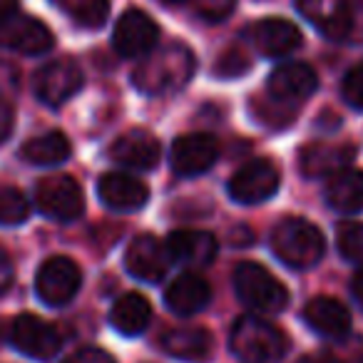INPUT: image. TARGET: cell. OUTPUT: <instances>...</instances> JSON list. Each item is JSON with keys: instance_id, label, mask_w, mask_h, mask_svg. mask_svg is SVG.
Returning <instances> with one entry per match:
<instances>
[{"instance_id": "6da1fadb", "label": "cell", "mask_w": 363, "mask_h": 363, "mask_svg": "<svg viewBox=\"0 0 363 363\" xmlns=\"http://www.w3.org/2000/svg\"><path fill=\"white\" fill-rule=\"evenodd\" d=\"M194 52L182 43H167L155 48L142 62L137 65L132 82L145 95H169L187 85L194 75Z\"/></svg>"}, {"instance_id": "7a4b0ae2", "label": "cell", "mask_w": 363, "mask_h": 363, "mask_svg": "<svg viewBox=\"0 0 363 363\" xmlns=\"http://www.w3.org/2000/svg\"><path fill=\"white\" fill-rule=\"evenodd\" d=\"M296 8L328 40H363V0H296Z\"/></svg>"}, {"instance_id": "3957f363", "label": "cell", "mask_w": 363, "mask_h": 363, "mask_svg": "<svg viewBox=\"0 0 363 363\" xmlns=\"http://www.w3.org/2000/svg\"><path fill=\"white\" fill-rule=\"evenodd\" d=\"M229 346L247 363H277L284 358L289 341L279 326L262 316H242L232 326Z\"/></svg>"}, {"instance_id": "277c9868", "label": "cell", "mask_w": 363, "mask_h": 363, "mask_svg": "<svg viewBox=\"0 0 363 363\" xmlns=\"http://www.w3.org/2000/svg\"><path fill=\"white\" fill-rule=\"evenodd\" d=\"M272 249L286 267L311 269L321 262L326 242L318 227L298 217H289L277 224L272 232Z\"/></svg>"}, {"instance_id": "5b68a950", "label": "cell", "mask_w": 363, "mask_h": 363, "mask_svg": "<svg viewBox=\"0 0 363 363\" xmlns=\"http://www.w3.org/2000/svg\"><path fill=\"white\" fill-rule=\"evenodd\" d=\"M234 291L242 303L259 313H279L289 303L286 286L269 269L254 262H242L234 269Z\"/></svg>"}, {"instance_id": "8992f818", "label": "cell", "mask_w": 363, "mask_h": 363, "mask_svg": "<svg viewBox=\"0 0 363 363\" xmlns=\"http://www.w3.org/2000/svg\"><path fill=\"white\" fill-rule=\"evenodd\" d=\"M35 204L52 222H75L85 212L82 187L70 174L43 177L35 187Z\"/></svg>"}, {"instance_id": "52a82bcc", "label": "cell", "mask_w": 363, "mask_h": 363, "mask_svg": "<svg viewBox=\"0 0 363 363\" xmlns=\"http://www.w3.org/2000/svg\"><path fill=\"white\" fill-rule=\"evenodd\" d=\"M82 286V272L72 259L50 257L40 264L35 277V291L45 306H65Z\"/></svg>"}, {"instance_id": "ba28073f", "label": "cell", "mask_w": 363, "mask_h": 363, "mask_svg": "<svg viewBox=\"0 0 363 363\" xmlns=\"http://www.w3.org/2000/svg\"><path fill=\"white\" fill-rule=\"evenodd\" d=\"M281 184L279 167L272 160H252L229 179V194L239 204H262L277 194Z\"/></svg>"}, {"instance_id": "9c48e42d", "label": "cell", "mask_w": 363, "mask_h": 363, "mask_svg": "<svg viewBox=\"0 0 363 363\" xmlns=\"http://www.w3.org/2000/svg\"><path fill=\"white\" fill-rule=\"evenodd\" d=\"M157 40H160V26L137 8L122 13L112 33V45L127 60L147 57L157 48Z\"/></svg>"}, {"instance_id": "30bf717a", "label": "cell", "mask_w": 363, "mask_h": 363, "mask_svg": "<svg viewBox=\"0 0 363 363\" xmlns=\"http://www.w3.org/2000/svg\"><path fill=\"white\" fill-rule=\"evenodd\" d=\"M82 70L75 60L60 57L35 72V95L48 107H60L82 87Z\"/></svg>"}, {"instance_id": "8fae6325", "label": "cell", "mask_w": 363, "mask_h": 363, "mask_svg": "<svg viewBox=\"0 0 363 363\" xmlns=\"http://www.w3.org/2000/svg\"><path fill=\"white\" fill-rule=\"evenodd\" d=\"M11 341L18 351L35 361H48L57 356V351L62 348V336L57 333V328L33 313H23L13 321Z\"/></svg>"}, {"instance_id": "7c38bea8", "label": "cell", "mask_w": 363, "mask_h": 363, "mask_svg": "<svg viewBox=\"0 0 363 363\" xmlns=\"http://www.w3.org/2000/svg\"><path fill=\"white\" fill-rule=\"evenodd\" d=\"M219 157V142L207 132H192L182 135L172 145V169L179 177H199L209 172L217 164Z\"/></svg>"}, {"instance_id": "4fadbf2b", "label": "cell", "mask_w": 363, "mask_h": 363, "mask_svg": "<svg viewBox=\"0 0 363 363\" xmlns=\"http://www.w3.org/2000/svg\"><path fill=\"white\" fill-rule=\"evenodd\" d=\"M52 33L43 21L18 11L0 26V45L23 55H43L52 48Z\"/></svg>"}, {"instance_id": "5bb4252c", "label": "cell", "mask_w": 363, "mask_h": 363, "mask_svg": "<svg viewBox=\"0 0 363 363\" xmlns=\"http://www.w3.org/2000/svg\"><path fill=\"white\" fill-rule=\"evenodd\" d=\"M318 77L303 62H286V65L277 67V70L269 75L267 90L269 97L279 105H298V102H306L308 97L316 92Z\"/></svg>"}, {"instance_id": "9a60e30c", "label": "cell", "mask_w": 363, "mask_h": 363, "mask_svg": "<svg viewBox=\"0 0 363 363\" xmlns=\"http://www.w3.org/2000/svg\"><path fill=\"white\" fill-rule=\"evenodd\" d=\"M169 252H167V244L157 242V237L152 234H140L130 242L125 252V267L127 272L135 279L142 281L157 284L169 269Z\"/></svg>"}, {"instance_id": "2e32d148", "label": "cell", "mask_w": 363, "mask_h": 363, "mask_svg": "<svg viewBox=\"0 0 363 363\" xmlns=\"http://www.w3.org/2000/svg\"><path fill=\"white\" fill-rule=\"evenodd\" d=\"M97 194L112 212H137L150 199V189L145 182L125 172H105L97 182Z\"/></svg>"}, {"instance_id": "e0dca14e", "label": "cell", "mask_w": 363, "mask_h": 363, "mask_svg": "<svg viewBox=\"0 0 363 363\" xmlns=\"http://www.w3.org/2000/svg\"><path fill=\"white\" fill-rule=\"evenodd\" d=\"M249 40L262 55L284 57L301 48V30L286 18H264L249 28Z\"/></svg>"}, {"instance_id": "ac0fdd59", "label": "cell", "mask_w": 363, "mask_h": 363, "mask_svg": "<svg viewBox=\"0 0 363 363\" xmlns=\"http://www.w3.org/2000/svg\"><path fill=\"white\" fill-rule=\"evenodd\" d=\"M217 237L202 229H177L167 237V252L184 267H209L217 257Z\"/></svg>"}, {"instance_id": "d6986e66", "label": "cell", "mask_w": 363, "mask_h": 363, "mask_svg": "<svg viewBox=\"0 0 363 363\" xmlns=\"http://www.w3.org/2000/svg\"><path fill=\"white\" fill-rule=\"evenodd\" d=\"M209 301H212V289H209L207 279L192 272L179 274L164 291L167 308L177 316H194L202 308H207Z\"/></svg>"}, {"instance_id": "ffe728a7", "label": "cell", "mask_w": 363, "mask_h": 363, "mask_svg": "<svg viewBox=\"0 0 363 363\" xmlns=\"http://www.w3.org/2000/svg\"><path fill=\"white\" fill-rule=\"evenodd\" d=\"M356 157L353 145H331V142H313L303 147L298 157V169L306 177H333L336 172L346 169L351 160Z\"/></svg>"}, {"instance_id": "44dd1931", "label": "cell", "mask_w": 363, "mask_h": 363, "mask_svg": "<svg viewBox=\"0 0 363 363\" xmlns=\"http://www.w3.org/2000/svg\"><path fill=\"white\" fill-rule=\"evenodd\" d=\"M112 160L120 164L130 167V169H155L160 164V142L152 132L147 130H130L112 145L110 150Z\"/></svg>"}, {"instance_id": "7402d4cb", "label": "cell", "mask_w": 363, "mask_h": 363, "mask_svg": "<svg viewBox=\"0 0 363 363\" xmlns=\"http://www.w3.org/2000/svg\"><path fill=\"white\" fill-rule=\"evenodd\" d=\"M162 348H164L172 358H179V361L204 363L212 358L214 341L207 328L184 326V328H172V331H167L164 336H162Z\"/></svg>"}, {"instance_id": "603a6c76", "label": "cell", "mask_w": 363, "mask_h": 363, "mask_svg": "<svg viewBox=\"0 0 363 363\" xmlns=\"http://www.w3.org/2000/svg\"><path fill=\"white\" fill-rule=\"evenodd\" d=\"M303 321L326 338H343L351 331V313L338 298L316 296L303 308Z\"/></svg>"}, {"instance_id": "cb8c5ba5", "label": "cell", "mask_w": 363, "mask_h": 363, "mask_svg": "<svg viewBox=\"0 0 363 363\" xmlns=\"http://www.w3.org/2000/svg\"><path fill=\"white\" fill-rule=\"evenodd\" d=\"M326 202L341 214L363 212V169L346 167V169L328 177Z\"/></svg>"}, {"instance_id": "d4e9b609", "label": "cell", "mask_w": 363, "mask_h": 363, "mask_svg": "<svg viewBox=\"0 0 363 363\" xmlns=\"http://www.w3.org/2000/svg\"><path fill=\"white\" fill-rule=\"evenodd\" d=\"M152 321V306L142 294L130 291L115 301L110 311V323L122 336H137L142 333Z\"/></svg>"}, {"instance_id": "484cf974", "label": "cell", "mask_w": 363, "mask_h": 363, "mask_svg": "<svg viewBox=\"0 0 363 363\" xmlns=\"http://www.w3.org/2000/svg\"><path fill=\"white\" fill-rule=\"evenodd\" d=\"M70 152H72L70 140L57 130L45 132V135H40V137H33V140H28L26 145L21 147V157L28 164H35V167L62 164V162L70 157Z\"/></svg>"}, {"instance_id": "4316f807", "label": "cell", "mask_w": 363, "mask_h": 363, "mask_svg": "<svg viewBox=\"0 0 363 363\" xmlns=\"http://www.w3.org/2000/svg\"><path fill=\"white\" fill-rule=\"evenodd\" d=\"M57 11H62L75 26L95 30L110 18V0H50Z\"/></svg>"}, {"instance_id": "83f0119b", "label": "cell", "mask_w": 363, "mask_h": 363, "mask_svg": "<svg viewBox=\"0 0 363 363\" xmlns=\"http://www.w3.org/2000/svg\"><path fill=\"white\" fill-rule=\"evenodd\" d=\"M30 214V204L28 197L18 187H8L0 184V224L3 227H18L23 224Z\"/></svg>"}, {"instance_id": "f1b7e54d", "label": "cell", "mask_w": 363, "mask_h": 363, "mask_svg": "<svg viewBox=\"0 0 363 363\" xmlns=\"http://www.w3.org/2000/svg\"><path fill=\"white\" fill-rule=\"evenodd\" d=\"M336 247L346 262L363 264V222H346L336 232Z\"/></svg>"}, {"instance_id": "f546056e", "label": "cell", "mask_w": 363, "mask_h": 363, "mask_svg": "<svg viewBox=\"0 0 363 363\" xmlns=\"http://www.w3.org/2000/svg\"><path fill=\"white\" fill-rule=\"evenodd\" d=\"M252 70V60H249V55L244 50H239V48H232V50L222 52V57L217 60V65H214V72H217L219 77H224V80H232V77H242L244 72Z\"/></svg>"}, {"instance_id": "4dcf8cb0", "label": "cell", "mask_w": 363, "mask_h": 363, "mask_svg": "<svg viewBox=\"0 0 363 363\" xmlns=\"http://www.w3.org/2000/svg\"><path fill=\"white\" fill-rule=\"evenodd\" d=\"M341 92L348 105L356 107V110H363V62L353 65L346 72V77L341 82Z\"/></svg>"}, {"instance_id": "1f68e13d", "label": "cell", "mask_w": 363, "mask_h": 363, "mask_svg": "<svg viewBox=\"0 0 363 363\" xmlns=\"http://www.w3.org/2000/svg\"><path fill=\"white\" fill-rule=\"evenodd\" d=\"M237 0H194V11L202 21L207 23H222L234 13Z\"/></svg>"}, {"instance_id": "d6a6232c", "label": "cell", "mask_w": 363, "mask_h": 363, "mask_svg": "<svg viewBox=\"0 0 363 363\" xmlns=\"http://www.w3.org/2000/svg\"><path fill=\"white\" fill-rule=\"evenodd\" d=\"M62 363H115V358H112L107 351H102V348L87 346V348L75 351L72 356H67Z\"/></svg>"}, {"instance_id": "836d02e7", "label": "cell", "mask_w": 363, "mask_h": 363, "mask_svg": "<svg viewBox=\"0 0 363 363\" xmlns=\"http://www.w3.org/2000/svg\"><path fill=\"white\" fill-rule=\"evenodd\" d=\"M13 125H16V112H13L11 102L0 97V145L13 135Z\"/></svg>"}, {"instance_id": "e575fe53", "label": "cell", "mask_w": 363, "mask_h": 363, "mask_svg": "<svg viewBox=\"0 0 363 363\" xmlns=\"http://www.w3.org/2000/svg\"><path fill=\"white\" fill-rule=\"evenodd\" d=\"M13 279H16V269H13L11 257L0 252V294H6L13 286Z\"/></svg>"}, {"instance_id": "d590c367", "label": "cell", "mask_w": 363, "mask_h": 363, "mask_svg": "<svg viewBox=\"0 0 363 363\" xmlns=\"http://www.w3.org/2000/svg\"><path fill=\"white\" fill-rule=\"evenodd\" d=\"M21 11V0H0V26Z\"/></svg>"}, {"instance_id": "8d00e7d4", "label": "cell", "mask_w": 363, "mask_h": 363, "mask_svg": "<svg viewBox=\"0 0 363 363\" xmlns=\"http://www.w3.org/2000/svg\"><path fill=\"white\" fill-rule=\"evenodd\" d=\"M296 363H341V361L336 356H331V353H311V356L298 358Z\"/></svg>"}, {"instance_id": "74e56055", "label": "cell", "mask_w": 363, "mask_h": 363, "mask_svg": "<svg viewBox=\"0 0 363 363\" xmlns=\"http://www.w3.org/2000/svg\"><path fill=\"white\" fill-rule=\"evenodd\" d=\"M351 291H353V296H356V301L363 306V267L356 272V277H353V281H351Z\"/></svg>"}, {"instance_id": "f35d334b", "label": "cell", "mask_w": 363, "mask_h": 363, "mask_svg": "<svg viewBox=\"0 0 363 363\" xmlns=\"http://www.w3.org/2000/svg\"><path fill=\"white\" fill-rule=\"evenodd\" d=\"M162 3H167V6H179V3H187V0H162Z\"/></svg>"}]
</instances>
